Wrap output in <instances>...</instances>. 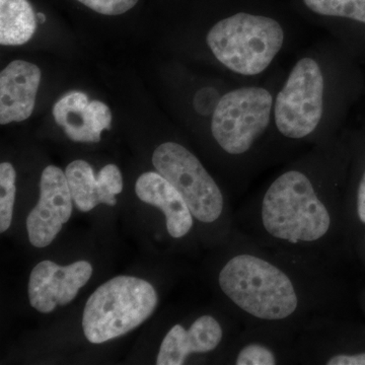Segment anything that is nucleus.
Returning a JSON list of instances; mask_svg holds the SVG:
<instances>
[{
  "mask_svg": "<svg viewBox=\"0 0 365 365\" xmlns=\"http://www.w3.org/2000/svg\"><path fill=\"white\" fill-rule=\"evenodd\" d=\"M258 245V244H257ZM251 245L230 257L218 274L223 294L248 321L270 328L297 323L313 307L312 262Z\"/></svg>",
  "mask_w": 365,
  "mask_h": 365,
  "instance_id": "obj_1",
  "label": "nucleus"
},
{
  "mask_svg": "<svg viewBox=\"0 0 365 365\" xmlns=\"http://www.w3.org/2000/svg\"><path fill=\"white\" fill-rule=\"evenodd\" d=\"M150 282L133 276H117L97 288L86 302L83 329L86 339L102 344L143 324L158 306Z\"/></svg>",
  "mask_w": 365,
  "mask_h": 365,
  "instance_id": "obj_2",
  "label": "nucleus"
},
{
  "mask_svg": "<svg viewBox=\"0 0 365 365\" xmlns=\"http://www.w3.org/2000/svg\"><path fill=\"white\" fill-rule=\"evenodd\" d=\"M206 40L216 59L228 69L257 76L280 51L284 33L273 19L240 13L218 21Z\"/></svg>",
  "mask_w": 365,
  "mask_h": 365,
  "instance_id": "obj_3",
  "label": "nucleus"
},
{
  "mask_svg": "<svg viewBox=\"0 0 365 365\" xmlns=\"http://www.w3.org/2000/svg\"><path fill=\"white\" fill-rule=\"evenodd\" d=\"M155 170L181 193L194 218L215 223L225 211L222 190L202 163L176 143L160 144L153 155Z\"/></svg>",
  "mask_w": 365,
  "mask_h": 365,
  "instance_id": "obj_4",
  "label": "nucleus"
},
{
  "mask_svg": "<svg viewBox=\"0 0 365 365\" xmlns=\"http://www.w3.org/2000/svg\"><path fill=\"white\" fill-rule=\"evenodd\" d=\"M272 96L262 88H242L223 96L213 112L211 132L225 153H248L267 129Z\"/></svg>",
  "mask_w": 365,
  "mask_h": 365,
  "instance_id": "obj_5",
  "label": "nucleus"
},
{
  "mask_svg": "<svg viewBox=\"0 0 365 365\" xmlns=\"http://www.w3.org/2000/svg\"><path fill=\"white\" fill-rule=\"evenodd\" d=\"M324 78L312 58L300 59L275 103V123L287 138L302 139L316 130L323 115Z\"/></svg>",
  "mask_w": 365,
  "mask_h": 365,
  "instance_id": "obj_6",
  "label": "nucleus"
},
{
  "mask_svg": "<svg viewBox=\"0 0 365 365\" xmlns=\"http://www.w3.org/2000/svg\"><path fill=\"white\" fill-rule=\"evenodd\" d=\"M72 196L66 173L55 165L43 170L37 205L26 217L29 241L36 248L49 246L72 215Z\"/></svg>",
  "mask_w": 365,
  "mask_h": 365,
  "instance_id": "obj_7",
  "label": "nucleus"
},
{
  "mask_svg": "<svg viewBox=\"0 0 365 365\" xmlns=\"http://www.w3.org/2000/svg\"><path fill=\"white\" fill-rule=\"evenodd\" d=\"M93 274V266L78 261L60 266L52 261H42L34 267L29 279L31 306L42 314H49L57 306H66L76 299Z\"/></svg>",
  "mask_w": 365,
  "mask_h": 365,
  "instance_id": "obj_8",
  "label": "nucleus"
},
{
  "mask_svg": "<svg viewBox=\"0 0 365 365\" xmlns=\"http://www.w3.org/2000/svg\"><path fill=\"white\" fill-rule=\"evenodd\" d=\"M53 117L74 143H100L102 132L110 130L112 113L100 101H90L81 91L66 93L55 103Z\"/></svg>",
  "mask_w": 365,
  "mask_h": 365,
  "instance_id": "obj_9",
  "label": "nucleus"
},
{
  "mask_svg": "<svg viewBox=\"0 0 365 365\" xmlns=\"http://www.w3.org/2000/svg\"><path fill=\"white\" fill-rule=\"evenodd\" d=\"M41 81L39 67L14 60L0 74V124L25 121L32 115Z\"/></svg>",
  "mask_w": 365,
  "mask_h": 365,
  "instance_id": "obj_10",
  "label": "nucleus"
},
{
  "mask_svg": "<svg viewBox=\"0 0 365 365\" xmlns=\"http://www.w3.org/2000/svg\"><path fill=\"white\" fill-rule=\"evenodd\" d=\"M66 176L72 200L83 212H88L98 204L116 205V195L123 190V178L115 165H106L96 177L90 163L74 160L67 165Z\"/></svg>",
  "mask_w": 365,
  "mask_h": 365,
  "instance_id": "obj_11",
  "label": "nucleus"
},
{
  "mask_svg": "<svg viewBox=\"0 0 365 365\" xmlns=\"http://www.w3.org/2000/svg\"><path fill=\"white\" fill-rule=\"evenodd\" d=\"M222 339V324L210 314L199 317L188 329L178 324L163 338L157 364H184L190 355L215 351Z\"/></svg>",
  "mask_w": 365,
  "mask_h": 365,
  "instance_id": "obj_12",
  "label": "nucleus"
},
{
  "mask_svg": "<svg viewBox=\"0 0 365 365\" xmlns=\"http://www.w3.org/2000/svg\"><path fill=\"white\" fill-rule=\"evenodd\" d=\"M136 195L144 203L162 209L170 237L182 239L191 232L194 216L179 191L160 173H144L137 179Z\"/></svg>",
  "mask_w": 365,
  "mask_h": 365,
  "instance_id": "obj_13",
  "label": "nucleus"
},
{
  "mask_svg": "<svg viewBox=\"0 0 365 365\" xmlns=\"http://www.w3.org/2000/svg\"><path fill=\"white\" fill-rule=\"evenodd\" d=\"M37 21L28 0H0V44H26L36 32Z\"/></svg>",
  "mask_w": 365,
  "mask_h": 365,
  "instance_id": "obj_14",
  "label": "nucleus"
},
{
  "mask_svg": "<svg viewBox=\"0 0 365 365\" xmlns=\"http://www.w3.org/2000/svg\"><path fill=\"white\" fill-rule=\"evenodd\" d=\"M281 349L277 340L270 337L249 336L235 354L237 365H276L283 364L288 353Z\"/></svg>",
  "mask_w": 365,
  "mask_h": 365,
  "instance_id": "obj_15",
  "label": "nucleus"
},
{
  "mask_svg": "<svg viewBox=\"0 0 365 365\" xmlns=\"http://www.w3.org/2000/svg\"><path fill=\"white\" fill-rule=\"evenodd\" d=\"M304 2L314 14L365 24V0H304Z\"/></svg>",
  "mask_w": 365,
  "mask_h": 365,
  "instance_id": "obj_16",
  "label": "nucleus"
},
{
  "mask_svg": "<svg viewBox=\"0 0 365 365\" xmlns=\"http://www.w3.org/2000/svg\"><path fill=\"white\" fill-rule=\"evenodd\" d=\"M16 170L9 163L0 165V232L9 230L13 220L16 198Z\"/></svg>",
  "mask_w": 365,
  "mask_h": 365,
  "instance_id": "obj_17",
  "label": "nucleus"
},
{
  "mask_svg": "<svg viewBox=\"0 0 365 365\" xmlns=\"http://www.w3.org/2000/svg\"><path fill=\"white\" fill-rule=\"evenodd\" d=\"M96 13L105 16H119L130 11L138 0H78Z\"/></svg>",
  "mask_w": 365,
  "mask_h": 365,
  "instance_id": "obj_18",
  "label": "nucleus"
},
{
  "mask_svg": "<svg viewBox=\"0 0 365 365\" xmlns=\"http://www.w3.org/2000/svg\"><path fill=\"white\" fill-rule=\"evenodd\" d=\"M218 93L213 88H203L197 93L195 100H194V106H195L196 111L202 115L210 114L215 112L216 106L220 102Z\"/></svg>",
  "mask_w": 365,
  "mask_h": 365,
  "instance_id": "obj_19",
  "label": "nucleus"
},
{
  "mask_svg": "<svg viewBox=\"0 0 365 365\" xmlns=\"http://www.w3.org/2000/svg\"><path fill=\"white\" fill-rule=\"evenodd\" d=\"M321 364L327 365H365V351L354 354H332L322 357Z\"/></svg>",
  "mask_w": 365,
  "mask_h": 365,
  "instance_id": "obj_20",
  "label": "nucleus"
},
{
  "mask_svg": "<svg viewBox=\"0 0 365 365\" xmlns=\"http://www.w3.org/2000/svg\"><path fill=\"white\" fill-rule=\"evenodd\" d=\"M355 213L360 223L365 225V172L360 179L355 199Z\"/></svg>",
  "mask_w": 365,
  "mask_h": 365,
  "instance_id": "obj_21",
  "label": "nucleus"
},
{
  "mask_svg": "<svg viewBox=\"0 0 365 365\" xmlns=\"http://www.w3.org/2000/svg\"><path fill=\"white\" fill-rule=\"evenodd\" d=\"M37 20L39 21V23L44 24L46 21L45 14L42 13L37 14Z\"/></svg>",
  "mask_w": 365,
  "mask_h": 365,
  "instance_id": "obj_22",
  "label": "nucleus"
}]
</instances>
